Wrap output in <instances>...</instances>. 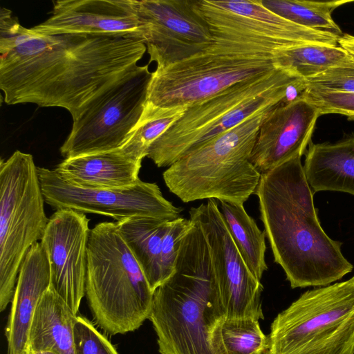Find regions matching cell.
Returning <instances> with one entry per match:
<instances>
[{
    "mask_svg": "<svg viewBox=\"0 0 354 354\" xmlns=\"http://www.w3.org/2000/svg\"><path fill=\"white\" fill-rule=\"evenodd\" d=\"M146 51L133 38L43 35L18 22L0 33V88L8 104L59 106L73 116L138 66Z\"/></svg>",
    "mask_w": 354,
    "mask_h": 354,
    "instance_id": "6da1fadb",
    "label": "cell"
},
{
    "mask_svg": "<svg viewBox=\"0 0 354 354\" xmlns=\"http://www.w3.org/2000/svg\"><path fill=\"white\" fill-rule=\"evenodd\" d=\"M300 156L262 173L255 194L274 255L292 288L326 286L351 272L342 243L324 231Z\"/></svg>",
    "mask_w": 354,
    "mask_h": 354,
    "instance_id": "7a4b0ae2",
    "label": "cell"
},
{
    "mask_svg": "<svg viewBox=\"0 0 354 354\" xmlns=\"http://www.w3.org/2000/svg\"><path fill=\"white\" fill-rule=\"evenodd\" d=\"M191 221L174 272L153 292L148 319L160 354H227L221 337L225 313L209 248L201 229Z\"/></svg>",
    "mask_w": 354,
    "mask_h": 354,
    "instance_id": "3957f363",
    "label": "cell"
},
{
    "mask_svg": "<svg viewBox=\"0 0 354 354\" xmlns=\"http://www.w3.org/2000/svg\"><path fill=\"white\" fill-rule=\"evenodd\" d=\"M213 36L203 51L153 72L147 102L162 108L187 107L234 85L279 69L281 44L208 24Z\"/></svg>",
    "mask_w": 354,
    "mask_h": 354,
    "instance_id": "277c9868",
    "label": "cell"
},
{
    "mask_svg": "<svg viewBox=\"0 0 354 354\" xmlns=\"http://www.w3.org/2000/svg\"><path fill=\"white\" fill-rule=\"evenodd\" d=\"M306 88L305 80L282 68L234 85L187 106L152 143L147 157L158 167H169L189 151L255 113L301 97Z\"/></svg>",
    "mask_w": 354,
    "mask_h": 354,
    "instance_id": "5b68a950",
    "label": "cell"
},
{
    "mask_svg": "<svg viewBox=\"0 0 354 354\" xmlns=\"http://www.w3.org/2000/svg\"><path fill=\"white\" fill-rule=\"evenodd\" d=\"M272 109L255 113L169 167L162 176L169 191L184 203L214 198L243 204L259 183L261 174L250 156L260 124Z\"/></svg>",
    "mask_w": 354,
    "mask_h": 354,
    "instance_id": "8992f818",
    "label": "cell"
},
{
    "mask_svg": "<svg viewBox=\"0 0 354 354\" xmlns=\"http://www.w3.org/2000/svg\"><path fill=\"white\" fill-rule=\"evenodd\" d=\"M85 295L95 322L109 335L134 331L149 317L153 292L115 222L90 230Z\"/></svg>",
    "mask_w": 354,
    "mask_h": 354,
    "instance_id": "52a82bcc",
    "label": "cell"
},
{
    "mask_svg": "<svg viewBox=\"0 0 354 354\" xmlns=\"http://www.w3.org/2000/svg\"><path fill=\"white\" fill-rule=\"evenodd\" d=\"M268 337L264 354H354V277L304 292Z\"/></svg>",
    "mask_w": 354,
    "mask_h": 354,
    "instance_id": "ba28073f",
    "label": "cell"
},
{
    "mask_svg": "<svg viewBox=\"0 0 354 354\" xmlns=\"http://www.w3.org/2000/svg\"><path fill=\"white\" fill-rule=\"evenodd\" d=\"M37 167L15 151L0 162V311L12 302L21 263L41 240L48 219Z\"/></svg>",
    "mask_w": 354,
    "mask_h": 354,
    "instance_id": "9c48e42d",
    "label": "cell"
},
{
    "mask_svg": "<svg viewBox=\"0 0 354 354\" xmlns=\"http://www.w3.org/2000/svg\"><path fill=\"white\" fill-rule=\"evenodd\" d=\"M152 74L149 64L138 65L84 104L72 116L62 156L66 159L120 149L142 114Z\"/></svg>",
    "mask_w": 354,
    "mask_h": 354,
    "instance_id": "30bf717a",
    "label": "cell"
},
{
    "mask_svg": "<svg viewBox=\"0 0 354 354\" xmlns=\"http://www.w3.org/2000/svg\"><path fill=\"white\" fill-rule=\"evenodd\" d=\"M189 219L198 225L205 238L226 319H263V286L234 242L218 201L211 198L206 204L192 207Z\"/></svg>",
    "mask_w": 354,
    "mask_h": 354,
    "instance_id": "8fae6325",
    "label": "cell"
},
{
    "mask_svg": "<svg viewBox=\"0 0 354 354\" xmlns=\"http://www.w3.org/2000/svg\"><path fill=\"white\" fill-rule=\"evenodd\" d=\"M45 200L53 209H71L82 213L111 216L116 221L133 216H150L171 221L182 209L162 195L156 183L140 180L118 189H88L64 180L55 171L37 167Z\"/></svg>",
    "mask_w": 354,
    "mask_h": 354,
    "instance_id": "7c38bea8",
    "label": "cell"
},
{
    "mask_svg": "<svg viewBox=\"0 0 354 354\" xmlns=\"http://www.w3.org/2000/svg\"><path fill=\"white\" fill-rule=\"evenodd\" d=\"M138 12L145 27L149 63L156 62V69L194 56L213 41L195 0H141Z\"/></svg>",
    "mask_w": 354,
    "mask_h": 354,
    "instance_id": "4fadbf2b",
    "label": "cell"
},
{
    "mask_svg": "<svg viewBox=\"0 0 354 354\" xmlns=\"http://www.w3.org/2000/svg\"><path fill=\"white\" fill-rule=\"evenodd\" d=\"M88 223L84 213L55 210L40 241L50 263V286L76 315L85 295Z\"/></svg>",
    "mask_w": 354,
    "mask_h": 354,
    "instance_id": "5bb4252c",
    "label": "cell"
},
{
    "mask_svg": "<svg viewBox=\"0 0 354 354\" xmlns=\"http://www.w3.org/2000/svg\"><path fill=\"white\" fill-rule=\"evenodd\" d=\"M50 17L30 29L39 34H84L145 40L137 0L53 1Z\"/></svg>",
    "mask_w": 354,
    "mask_h": 354,
    "instance_id": "9a60e30c",
    "label": "cell"
},
{
    "mask_svg": "<svg viewBox=\"0 0 354 354\" xmlns=\"http://www.w3.org/2000/svg\"><path fill=\"white\" fill-rule=\"evenodd\" d=\"M319 111L303 96L282 102L263 118L250 156L261 173L301 157L311 142Z\"/></svg>",
    "mask_w": 354,
    "mask_h": 354,
    "instance_id": "2e32d148",
    "label": "cell"
},
{
    "mask_svg": "<svg viewBox=\"0 0 354 354\" xmlns=\"http://www.w3.org/2000/svg\"><path fill=\"white\" fill-rule=\"evenodd\" d=\"M50 267L41 242L28 251L18 274L5 329L8 354H28L29 330L35 309L51 283Z\"/></svg>",
    "mask_w": 354,
    "mask_h": 354,
    "instance_id": "e0dca14e",
    "label": "cell"
},
{
    "mask_svg": "<svg viewBox=\"0 0 354 354\" xmlns=\"http://www.w3.org/2000/svg\"><path fill=\"white\" fill-rule=\"evenodd\" d=\"M142 162L130 159L120 150L66 158L55 172L68 183L88 189H118L130 187L140 179Z\"/></svg>",
    "mask_w": 354,
    "mask_h": 354,
    "instance_id": "ac0fdd59",
    "label": "cell"
},
{
    "mask_svg": "<svg viewBox=\"0 0 354 354\" xmlns=\"http://www.w3.org/2000/svg\"><path fill=\"white\" fill-rule=\"evenodd\" d=\"M303 167L314 192L335 191L354 195V135L334 143L310 142Z\"/></svg>",
    "mask_w": 354,
    "mask_h": 354,
    "instance_id": "d6986e66",
    "label": "cell"
},
{
    "mask_svg": "<svg viewBox=\"0 0 354 354\" xmlns=\"http://www.w3.org/2000/svg\"><path fill=\"white\" fill-rule=\"evenodd\" d=\"M77 317V315L50 286L42 295L32 319L28 353L75 354L74 326Z\"/></svg>",
    "mask_w": 354,
    "mask_h": 354,
    "instance_id": "ffe728a7",
    "label": "cell"
},
{
    "mask_svg": "<svg viewBox=\"0 0 354 354\" xmlns=\"http://www.w3.org/2000/svg\"><path fill=\"white\" fill-rule=\"evenodd\" d=\"M153 292L162 283L161 245L168 221L133 216L115 222Z\"/></svg>",
    "mask_w": 354,
    "mask_h": 354,
    "instance_id": "44dd1931",
    "label": "cell"
},
{
    "mask_svg": "<svg viewBox=\"0 0 354 354\" xmlns=\"http://www.w3.org/2000/svg\"><path fill=\"white\" fill-rule=\"evenodd\" d=\"M217 201L223 219L243 260L253 274L261 281L263 274L268 270L265 261V231L260 230L254 220L245 210L243 204Z\"/></svg>",
    "mask_w": 354,
    "mask_h": 354,
    "instance_id": "7402d4cb",
    "label": "cell"
},
{
    "mask_svg": "<svg viewBox=\"0 0 354 354\" xmlns=\"http://www.w3.org/2000/svg\"><path fill=\"white\" fill-rule=\"evenodd\" d=\"M351 56L340 46L304 44L283 50L279 66L304 80L346 62Z\"/></svg>",
    "mask_w": 354,
    "mask_h": 354,
    "instance_id": "603a6c76",
    "label": "cell"
},
{
    "mask_svg": "<svg viewBox=\"0 0 354 354\" xmlns=\"http://www.w3.org/2000/svg\"><path fill=\"white\" fill-rule=\"evenodd\" d=\"M262 4L279 16L306 28L327 31L338 36L343 32L332 17L337 8L354 0L317 1L307 0H261Z\"/></svg>",
    "mask_w": 354,
    "mask_h": 354,
    "instance_id": "cb8c5ba5",
    "label": "cell"
},
{
    "mask_svg": "<svg viewBox=\"0 0 354 354\" xmlns=\"http://www.w3.org/2000/svg\"><path fill=\"white\" fill-rule=\"evenodd\" d=\"M186 108H162L146 102L139 121L119 149L130 159L142 162L152 143L182 116Z\"/></svg>",
    "mask_w": 354,
    "mask_h": 354,
    "instance_id": "d4e9b609",
    "label": "cell"
},
{
    "mask_svg": "<svg viewBox=\"0 0 354 354\" xmlns=\"http://www.w3.org/2000/svg\"><path fill=\"white\" fill-rule=\"evenodd\" d=\"M221 337L227 354H264L268 346L259 321L250 319H225Z\"/></svg>",
    "mask_w": 354,
    "mask_h": 354,
    "instance_id": "484cf974",
    "label": "cell"
},
{
    "mask_svg": "<svg viewBox=\"0 0 354 354\" xmlns=\"http://www.w3.org/2000/svg\"><path fill=\"white\" fill-rule=\"evenodd\" d=\"M192 225L190 219L181 217L169 221L161 245L162 283L174 272L183 240Z\"/></svg>",
    "mask_w": 354,
    "mask_h": 354,
    "instance_id": "4316f807",
    "label": "cell"
},
{
    "mask_svg": "<svg viewBox=\"0 0 354 354\" xmlns=\"http://www.w3.org/2000/svg\"><path fill=\"white\" fill-rule=\"evenodd\" d=\"M75 354H118L114 346L87 318L77 315L74 326Z\"/></svg>",
    "mask_w": 354,
    "mask_h": 354,
    "instance_id": "83f0119b",
    "label": "cell"
},
{
    "mask_svg": "<svg viewBox=\"0 0 354 354\" xmlns=\"http://www.w3.org/2000/svg\"><path fill=\"white\" fill-rule=\"evenodd\" d=\"M313 104L321 115L337 113L354 122V93L330 91L313 88H306L302 95Z\"/></svg>",
    "mask_w": 354,
    "mask_h": 354,
    "instance_id": "f1b7e54d",
    "label": "cell"
},
{
    "mask_svg": "<svg viewBox=\"0 0 354 354\" xmlns=\"http://www.w3.org/2000/svg\"><path fill=\"white\" fill-rule=\"evenodd\" d=\"M305 81L308 88L354 93V59L351 58Z\"/></svg>",
    "mask_w": 354,
    "mask_h": 354,
    "instance_id": "f546056e",
    "label": "cell"
},
{
    "mask_svg": "<svg viewBox=\"0 0 354 354\" xmlns=\"http://www.w3.org/2000/svg\"><path fill=\"white\" fill-rule=\"evenodd\" d=\"M338 44L351 56L354 59V36L349 34H343L339 39Z\"/></svg>",
    "mask_w": 354,
    "mask_h": 354,
    "instance_id": "4dcf8cb0",
    "label": "cell"
},
{
    "mask_svg": "<svg viewBox=\"0 0 354 354\" xmlns=\"http://www.w3.org/2000/svg\"><path fill=\"white\" fill-rule=\"evenodd\" d=\"M28 354H57L56 353L52 351H38V352H31Z\"/></svg>",
    "mask_w": 354,
    "mask_h": 354,
    "instance_id": "1f68e13d",
    "label": "cell"
}]
</instances>
